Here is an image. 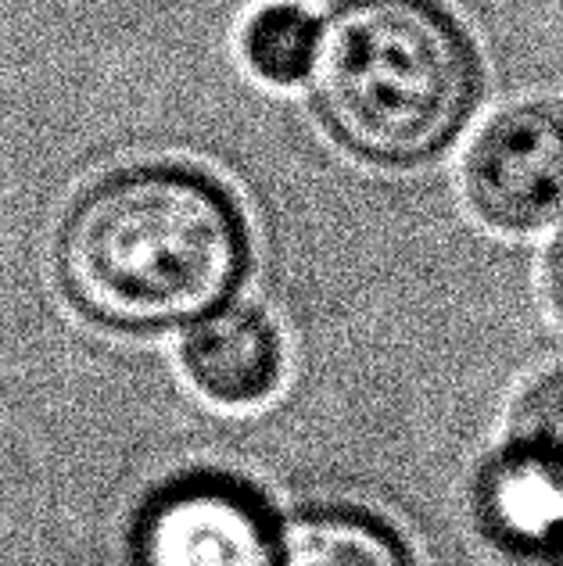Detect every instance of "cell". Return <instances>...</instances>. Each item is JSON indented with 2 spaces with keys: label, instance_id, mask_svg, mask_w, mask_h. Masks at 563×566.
<instances>
[{
  "label": "cell",
  "instance_id": "obj_8",
  "mask_svg": "<svg viewBox=\"0 0 563 566\" xmlns=\"http://www.w3.org/2000/svg\"><path fill=\"white\" fill-rule=\"evenodd\" d=\"M241 54L251 76L270 86H299L320 54V19L294 0H270L248 14Z\"/></svg>",
  "mask_w": 563,
  "mask_h": 566
},
{
  "label": "cell",
  "instance_id": "obj_2",
  "mask_svg": "<svg viewBox=\"0 0 563 566\" xmlns=\"http://www.w3.org/2000/svg\"><path fill=\"white\" fill-rule=\"evenodd\" d=\"M309 83L337 147L377 169H417L463 137L484 69L446 0H334Z\"/></svg>",
  "mask_w": 563,
  "mask_h": 566
},
{
  "label": "cell",
  "instance_id": "obj_3",
  "mask_svg": "<svg viewBox=\"0 0 563 566\" xmlns=\"http://www.w3.org/2000/svg\"><path fill=\"white\" fill-rule=\"evenodd\" d=\"M280 534L256 491L195 473L155 491L129 531V566H277Z\"/></svg>",
  "mask_w": 563,
  "mask_h": 566
},
{
  "label": "cell",
  "instance_id": "obj_7",
  "mask_svg": "<svg viewBox=\"0 0 563 566\" xmlns=\"http://www.w3.org/2000/svg\"><path fill=\"white\" fill-rule=\"evenodd\" d=\"M277 566H409V556L377 520L331 510L294 520L280 538Z\"/></svg>",
  "mask_w": 563,
  "mask_h": 566
},
{
  "label": "cell",
  "instance_id": "obj_6",
  "mask_svg": "<svg viewBox=\"0 0 563 566\" xmlns=\"http://www.w3.org/2000/svg\"><path fill=\"white\" fill-rule=\"evenodd\" d=\"M481 516L502 545L542 553L563 542V473L510 444L481 481Z\"/></svg>",
  "mask_w": 563,
  "mask_h": 566
},
{
  "label": "cell",
  "instance_id": "obj_10",
  "mask_svg": "<svg viewBox=\"0 0 563 566\" xmlns=\"http://www.w3.org/2000/svg\"><path fill=\"white\" fill-rule=\"evenodd\" d=\"M550 297H553L556 319L563 323V230L550 248Z\"/></svg>",
  "mask_w": 563,
  "mask_h": 566
},
{
  "label": "cell",
  "instance_id": "obj_4",
  "mask_svg": "<svg viewBox=\"0 0 563 566\" xmlns=\"http://www.w3.org/2000/svg\"><path fill=\"white\" fill-rule=\"evenodd\" d=\"M470 212L502 233L563 219V104L524 101L499 112L463 158Z\"/></svg>",
  "mask_w": 563,
  "mask_h": 566
},
{
  "label": "cell",
  "instance_id": "obj_9",
  "mask_svg": "<svg viewBox=\"0 0 563 566\" xmlns=\"http://www.w3.org/2000/svg\"><path fill=\"white\" fill-rule=\"evenodd\" d=\"M510 444L563 473V369L542 377L528 391L521 409H517Z\"/></svg>",
  "mask_w": 563,
  "mask_h": 566
},
{
  "label": "cell",
  "instance_id": "obj_1",
  "mask_svg": "<svg viewBox=\"0 0 563 566\" xmlns=\"http://www.w3.org/2000/svg\"><path fill=\"white\" fill-rule=\"evenodd\" d=\"M248 251V219L212 172L140 161L80 193L58 237V273L94 323L152 334L223 305Z\"/></svg>",
  "mask_w": 563,
  "mask_h": 566
},
{
  "label": "cell",
  "instance_id": "obj_5",
  "mask_svg": "<svg viewBox=\"0 0 563 566\" xmlns=\"http://www.w3.org/2000/svg\"><path fill=\"white\" fill-rule=\"evenodd\" d=\"M184 369L198 391L227 409L273 398L284 377V345L270 316L248 305H219L190 323Z\"/></svg>",
  "mask_w": 563,
  "mask_h": 566
}]
</instances>
